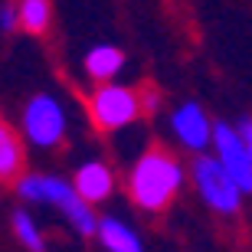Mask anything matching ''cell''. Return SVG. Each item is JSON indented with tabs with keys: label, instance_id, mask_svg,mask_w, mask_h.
Listing matches in <instances>:
<instances>
[{
	"label": "cell",
	"instance_id": "52a82bcc",
	"mask_svg": "<svg viewBox=\"0 0 252 252\" xmlns=\"http://www.w3.org/2000/svg\"><path fill=\"white\" fill-rule=\"evenodd\" d=\"M170 125H174V134L180 138V144L190 151H203L213 141V125H210L206 112L196 102L180 105L174 112V118H170Z\"/></svg>",
	"mask_w": 252,
	"mask_h": 252
},
{
	"label": "cell",
	"instance_id": "ba28073f",
	"mask_svg": "<svg viewBox=\"0 0 252 252\" xmlns=\"http://www.w3.org/2000/svg\"><path fill=\"white\" fill-rule=\"evenodd\" d=\"M72 187L79 190V196H82L85 203H102L105 196L112 193L115 177H112V170L105 167V164L92 160V164H82V167L75 170Z\"/></svg>",
	"mask_w": 252,
	"mask_h": 252
},
{
	"label": "cell",
	"instance_id": "30bf717a",
	"mask_svg": "<svg viewBox=\"0 0 252 252\" xmlns=\"http://www.w3.org/2000/svg\"><path fill=\"white\" fill-rule=\"evenodd\" d=\"M20 167H23V148H20V138L13 134V128L0 122V184L7 180H17Z\"/></svg>",
	"mask_w": 252,
	"mask_h": 252
},
{
	"label": "cell",
	"instance_id": "8fae6325",
	"mask_svg": "<svg viewBox=\"0 0 252 252\" xmlns=\"http://www.w3.org/2000/svg\"><path fill=\"white\" fill-rule=\"evenodd\" d=\"M122 65H125V56L118 46H95L85 56V69H89L92 79H112Z\"/></svg>",
	"mask_w": 252,
	"mask_h": 252
},
{
	"label": "cell",
	"instance_id": "5b68a950",
	"mask_svg": "<svg viewBox=\"0 0 252 252\" xmlns=\"http://www.w3.org/2000/svg\"><path fill=\"white\" fill-rule=\"evenodd\" d=\"M213 148H216V160L239 184V190L252 193V160H249V151H246V141L239 134V128H229L223 122L213 125Z\"/></svg>",
	"mask_w": 252,
	"mask_h": 252
},
{
	"label": "cell",
	"instance_id": "7c38bea8",
	"mask_svg": "<svg viewBox=\"0 0 252 252\" xmlns=\"http://www.w3.org/2000/svg\"><path fill=\"white\" fill-rule=\"evenodd\" d=\"M49 0H20V27L30 33H43L49 27Z\"/></svg>",
	"mask_w": 252,
	"mask_h": 252
},
{
	"label": "cell",
	"instance_id": "6da1fadb",
	"mask_svg": "<svg viewBox=\"0 0 252 252\" xmlns=\"http://www.w3.org/2000/svg\"><path fill=\"white\" fill-rule=\"evenodd\" d=\"M180 184H184V167L177 164V158H170L167 151H148L144 158L134 164L131 170V196L134 203L144 210H164V206L177 196Z\"/></svg>",
	"mask_w": 252,
	"mask_h": 252
},
{
	"label": "cell",
	"instance_id": "7a4b0ae2",
	"mask_svg": "<svg viewBox=\"0 0 252 252\" xmlns=\"http://www.w3.org/2000/svg\"><path fill=\"white\" fill-rule=\"evenodd\" d=\"M17 190L23 200H43V203H53L56 210H63L82 236L98 233V220H95L92 206L79 196V190L72 184L56 180V177H23L17 184Z\"/></svg>",
	"mask_w": 252,
	"mask_h": 252
},
{
	"label": "cell",
	"instance_id": "277c9868",
	"mask_svg": "<svg viewBox=\"0 0 252 252\" xmlns=\"http://www.w3.org/2000/svg\"><path fill=\"white\" fill-rule=\"evenodd\" d=\"M89 112H92L95 125L105 131L125 128L144 112V92H131V89H122V85H102L92 95Z\"/></svg>",
	"mask_w": 252,
	"mask_h": 252
},
{
	"label": "cell",
	"instance_id": "8992f818",
	"mask_svg": "<svg viewBox=\"0 0 252 252\" xmlns=\"http://www.w3.org/2000/svg\"><path fill=\"white\" fill-rule=\"evenodd\" d=\"M23 128H27V138L36 148H56L59 141H63V131H65V118H63L59 102L49 98V95L30 98L27 112H23Z\"/></svg>",
	"mask_w": 252,
	"mask_h": 252
},
{
	"label": "cell",
	"instance_id": "4fadbf2b",
	"mask_svg": "<svg viewBox=\"0 0 252 252\" xmlns=\"http://www.w3.org/2000/svg\"><path fill=\"white\" fill-rule=\"evenodd\" d=\"M13 229H17L20 243L27 246V249H33V252H43V236H39L36 223H33V220H30L27 213H13Z\"/></svg>",
	"mask_w": 252,
	"mask_h": 252
},
{
	"label": "cell",
	"instance_id": "9a60e30c",
	"mask_svg": "<svg viewBox=\"0 0 252 252\" xmlns=\"http://www.w3.org/2000/svg\"><path fill=\"white\" fill-rule=\"evenodd\" d=\"M239 134H243V141H246V151H249V160H252V118H246V122L239 125Z\"/></svg>",
	"mask_w": 252,
	"mask_h": 252
},
{
	"label": "cell",
	"instance_id": "5bb4252c",
	"mask_svg": "<svg viewBox=\"0 0 252 252\" xmlns=\"http://www.w3.org/2000/svg\"><path fill=\"white\" fill-rule=\"evenodd\" d=\"M13 27H20V10L3 7L0 10V30H13Z\"/></svg>",
	"mask_w": 252,
	"mask_h": 252
},
{
	"label": "cell",
	"instance_id": "9c48e42d",
	"mask_svg": "<svg viewBox=\"0 0 252 252\" xmlns=\"http://www.w3.org/2000/svg\"><path fill=\"white\" fill-rule=\"evenodd\" d=\"M98 239L108 252H141V239L131 226L118 223V220H102L98 223Z\"/></svg>",
	"mask_w": 252,
	"mask_h": 252
},
{
	"label": "cell",
	"instance_id": "3957f363",
	"mask_svg": "<svg viewBox=\"0 0 252 252\" xmlns=\"http://www.w3.org/2000/svg\"><path fill=\"white\" fill-rule=\"evenodd\" d=\"M190 174L196 180V190L203 193V200L213 206L216 213L233 216L239 210V200H243V190L229 174L223 170V164L216 158H206V154H196L193 164H190Z\"/></svg>",
	"mask_w": 252,
	"mask_h": 252
}]
</instances>
